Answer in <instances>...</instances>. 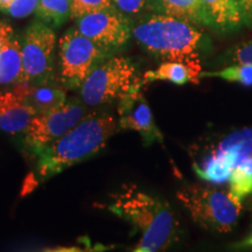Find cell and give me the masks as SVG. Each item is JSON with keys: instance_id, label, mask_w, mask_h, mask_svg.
Listing matches in <instances>:
<instances>
[{"instance_id": "obj_29", "label": "cell", "mask_w": 252, "mask_h": 252, "mask_svg": "<svg viewBox=\"0 0 252 252\" xmlns=\"http://www.w3.org/2000/svg\"><path fill=\"white\" fill-rule=\"evenodd\" d=\"M11 2L12 0H0V11L5 12Z\"/></svg>"}, {"instance_id": "obj_11", "label": "cell", "mask_w": 252, "mask_h": 252, "mask_svg": "<svg viewBox=\"0 0 252 252\" xmlns=\"http://www.w3.org/2000/svg\"><path fill=\"white\" fill-rule=\"evenodd\" d=\"M36 110L14 89L0 94V131L20 134L27 130Z\"/></svg>"}, {"instance_id": "obj_15", "label": "cell", "mask_w": 252, "mask_h": 252, "mask_svg": "<svg viewBox=\"0 0 252 252\" xmlns=\"http://www.w3.org/2000/svg\"><path fill=\"white\" fill-rule=\"evenodd\" d=\"M21 41L14 35L0 52V86H15L23 82Z\"/></svg>"}, {"instance_id": "obj_25", "label": "cell", "mask_w": 252, "mask_h": 252, "mask_svg": "<svg viewBox=\"0 0 252 252\" xmlns=\"http://www.w3.org/2000/svg\"><path fill=\"white\" fill-rule=\"evenodd\" d=\"M39 0H12L4 13L13 18H26L35 12Z\"/></svg>"}, {"instance_id": "obj_21", "label": "cell", "mask_w": 252, "mask_h": 252, "mask_svg": "<svg viewBox=\"0 0 252 252\" xmlns=\"http://www.w3.org/2000/svg\"><path fill=\"white\" fill-rule=\"evenodd\" d=\"M200 80L207 77H216L226 82L243 84L245 87H252V65L241 63V64H230L220 70L201 71L198 75Z\"/></svg>"}, {"instance_id": "obj_16", "label": "cell", "mask_w": 252, "mask_h": 252, "mask_svg": "<svg viewBox=\"0 0 252 252\" xmlns=\"http://www.w3.org/2000/svg\"><path fill=\"white\" fill-rule=\"evenodd\" d=\"M158 13L171 15L193 25L210 27L203 0H160Z\"/></svg>"}, {"instance_id": "obj_19", "label": "cell", "mask_w": 252, "mask_h": 252, "mask_svg": "<svg viewBox=\"0 0 252 252\" xmlns=\"http://www.w3.org/2000/svg\"><path fill=\"white\" fill-rule=\"evenodd\" d=\"M228 182L229 194L239 202L252 194V156L245 158L234 167Z\"/></svg>"}, {"instance_id": "obj_18", "label": "cell", "mask_w": 252, "mask_h": 252, "mask_svg": "<svg viewBox=\"0 0 252 252\" xmlns=\"http://www.w3.org/2000/svg\"><path fill=\"white\" fill-rule=\"evenodd\" d=\"M234 165L222 154L214 152L201 165H194V171L200 179L214 184H223L229 180Z\"/></svg>"}, {"instance_id": "obj_30", "label": "cell", "mask_w": 252, "mask_h": 252, "mask_svg": "<svg viewBox=\"0 0 252 252\" xmlns=\"http://www.w3.org/2000/svg\"><path fill=\"white\" fill-rule=\"evenodd\" d=\"M150 1H151V4H152V6H153L154 12H156V13H158V5H159L160 0H150Z\"/></svg>"}, {"instance_id": "obj_23", "label": "cell", "mask_w": 252, "mask_h": 252, "mask_svg": "<svg viewBox=\"0 0 252 252\" xmlns=\"http://www.w3.org/2000/svg\"><path fill=\"white\" fill-rule=\"evenodd\" d=\"M223 63L226 65L241 64V63L252 65V40L230 48L223 58Z\"/></svg>"}, {"instance_id": "obj_8", "label": "cell", "mask_w": 252, "mask_h": 252, "mask_svg": "<svg viewBox=\"0 0 252 252\" xmlns=\"http://www.w3.org/2000/svg\"><path fill=\"white\" fill-rule=\"evenodd\" d=\"M84 105L80 100L67 99L54 109L37 113L23 133V145L28 156L59 139L86 118Z\"/></svg>"}, {"instance_id": "obj_17", "label": "cell", "mask_w": 252, "mask_h": 252, "mask_svg": "<svg viewBox=\"0 0 252 252\" xmlns=\"http://www.w3.org/2000/svg\"><path fill=\"white\" fill-rule=\"evenodd\" d=\"M214 152L228 158L234 167L238 165L245 158L252 156V127H245L228 134Z\"/></svg>"}, {"instance_id": "obj_13", "label": "cell", "mask_w": 252, "mask_h": 252, "mask_svg": "<svg viewBox=\"0 0 252 252\" xmlns=\"http://www.w3.org/2000/svg\"><path fill=\"white\" fill-rule=\"evenodd\" d=\"M210 27L229 33L244 25L243 15L236 0H203Z\"/></svg>"}, {"instance_id": "obj_10", "label": "cell", "mask_w": 252, "mask_h": 252, "mask_svg": "<svg viewBox=\"0 0 252 252\" xmlns=\"http://www.w3.org/2000/svg\"><path fill=\"white\" fill-rule=\"evenodd\" d=\"M117 112L119 128L138 132L145 146L163 143L162 133L154 123L152 110L141 90L126 94L119 99Z\"/></svg>"}, {"instance_id": "obj_6", "label": "cell", "mask_w": 252, "mask_h": 252, "mask_svg": "<svg viewBox=\"0 0 252 252\" xmlns=\"http://www.w3.org/2000/svg\"><path fill=\"white\" fill-rule=\"evenodd\" d=\"M111 55L77 28H70L59 41L58 80L65 89H80L90 72Z\"/></svg>"}, {"instance_id": "obj_9", "label": "cell", "mask_w": 252, "mask_h": 252, "mask_svg": "<svg viewBox=\"0 0 252 252\" xmlns=\"http://www.w3.org/2000/svg\"><path fill=\"white\" fill-rule=\"evenodd\" d=\"M76 28L100 48L111 53L121 49L131 39L133 23L117 8L103 9L76 19Z\"/></svg>"}, {"instance_id": "obj_28", "label": "cell", "mask_w": 252, "mask_h": 252, "mask_svg": "<svg viewBox=\"0 0 252 252\" xmlns=\"http://www.w3.org/2000/svg\"><path fill=\"white\" fill-rule=\"evenodd\" d=\"M238 247H241V248H252V230H251L250 234H249L247 237L244 238V241L241 242V243L238 244Z\"/></svg>"}, {"instance_id": "obj_4", "label": "cell", "mask_w": 252, "mask_h": 252, "mask_svg": "<svg viewBox=\"0 0 252 252\" xmlns=\"http://www.w3.org/2000/svg\"><path fill=\"white\" fill-rule=\"evenodd\" d=\"M144 84L131 59L111 55L90 72L80 88V96L87 106L105 105L141 90Z\"/></svg>"}, {"instance_id": "obj_14", "label": "cell", "mask_w": 252, "mask_h": 252, "mask_svg": "<svg viewBox=\"0 0 252 252\" xmlns=\"http://www.w3.org/2000/svg\"><path fill=\"white\" fill-rule=\"evenodd\" d=\"M202 71L201 64H189L185 62L166 61L161 63L154 70H149L144 74V83L154 81H167L178 86H184L186 83L200 82V72Z\"/></svg>"}, {"instance_id": "obj_26", "label": "cell", "mask_w": 252, "mask_h": 252, "mask_svg": "<svg viewBox=\"0 0 252 252\" xmlns=\"http://www.w3.org/2000/svg\"><path fill=\"white\" fill-rule=\"evenodd\" d=\"M15 35L13 28L5 21L0 20V52L4 48V46Z\"/></svg>"}, {"instance_id": "obj_24", "label": "cell", "mask_w": 252, "mask_h": 252, "mask_svg": "<svg viewBox=\"0 0 252 252\" xmlns=\"http://www.w3.org/2000/svg\"><path fill=\"white\" fill-rule=\"evenodd\" d=\"M112 2L119 12L128 18L138 17L140 14L145 15L150 11L154 12L150 0H112Z\"/></svg>"}, {"instance_id": "obj_27", "label": "cell", "mask_w": 252, "mask_h": 252, "mask_svg": "<svg viewBox=\"0 0 252 252\" xmlns=\"http://www.w3.org/2000/svg\"><path fill=\"white\" fill-rule=\"evenodd\" d=\"M243 15L244 25H252V0H236Z\"/></svg>"}, {"instance_id": "obj_20", "label": "cell", "mask_w": 252, "mask_h": 252, "mask_svg": "<svg viewBox=\"0 0 252 252\" xmlns=\"http://www.w3.org/2000/svg\"><path fill=\"white\" fill-rule=\"evenodd\" d=\"M35 14L52 28L61 27L70 18V0H39Z\"/></svg>"}, {"instance_id": "obj_3", "label": "cell", "mask_w": 252, "mask_h": 252, "mask_svg": "<svg viewBox=\"0 0 252 252\" xmlns=\"http://www.w3.org/2000/svg\"><path fill=\"white\" fill-rule=\"evenodd\" d=\"M132 34L141 48L157 58L200 64L203 34L193 24L163 13L145 14L133 24Z\"/></svg>"}, {"instance_id": "obj_12", "label": "cell", "mask_w": 252, "mask_h": 252, "mask_svg": "<svg viewBox=\"0 0 252 252\" xmlns=\"http://www.w3.org/2000/svg\"><path fill=\"white\" fill-rule=\"evenodd\" d=\"M13 89L18 91L36 110L37 113L54 109L67 100L65 90L62 87L55 86L54 82L42 84H31L24 82L15 84Z\"/></svg>"}, {"instance_id": "obj_1", "label": "cell", "mask_w": 252, "mask_h": 252, "mask_svg": "<svg viewBox=\"0 0 252 252\" xmlns=\"http://www.w3.org/2000/svg\"><path fill=\"white\" fill-rule=\"evenodd\" d=\"M118 128V123L109 113L93 112L59 139L34 151L30 156L35 162V175L26 179L24 190L48 180L69 167L99 153Z\"/></svg>"}, {"instance_id": "obj_7", "label": "cell", "mask_w": 252, "mask_h": 252, "mask_svg": "<svg viewBox=\"0 0 252 252\" xmlns=\"http://www.w3.org/2000/svg\"><path fill=\"white\" fill-rule=\"evenodd\" d=\"M55 43L56 35L53 28L35 20L25 31L23 53V82L31 84L55 82Z\"/></svg>"}, {"instance_id": "obj_5", "label": "cell", "mask_w": 252, "mask_h": 252, "mask_svg": "<svg viewBox=\"0 0 252 252\" xmlns=\"http://www.w3.org/2000/svg\"><path fill=\"white\" fill-rule=\"evenodd\" d=\"M176 197L196 224L212 232L231 231L242 210V202L229 193L201 185L186 186Z\"/></svg>"}, {"instance_id": "obj_22", "label": "cell", "mask_w": 252, "mask_h": 252, "mask_svg": "<svg viewBox=\"0 0 252 252\" xmlns=\"http://www.w3.org/2000/svg\"><path fill=\"white\" fill-rule=\"evenodd\" d=\"M116 8L112 0H70V18L78 19L93 12Z\"/></svg>"}, {"instance_id": "obj_2", "label": "cell", "mask_w": 252, "mask_h": 252, "mask_svg": "<svg viewBox=\"0 0 252 252\" xmlns=\"http://www.w3.org/2000/svg\"><path fill=\"white\" fill-rule=\"evenodd\" d=\"M108 210L130 223L140 235L134 251H162L178 241L180 228L171 207L135 185H123L112 194Z\"/></svg>"}]
</instances>
